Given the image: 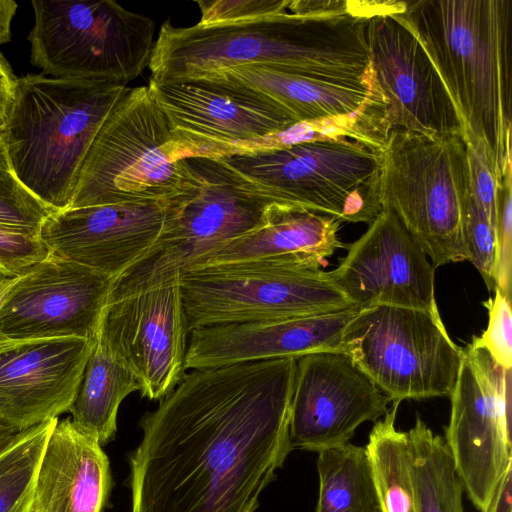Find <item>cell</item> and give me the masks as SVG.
I'll list each match as a JSON object with an SVG mask.
<instances>
[{"label": "cell", "mask_w": 512, "mask_h": 512, "mask_svg": "<svg viewBox=\"0 0 512 512\" xmlns=\"http://www.w3.org/2000/svg\"><path fill=\"white\" fill-rule=\"evenodd\" d=\"M296 358L190 370L143 415L132 512H256L293 450Z\"/></svg>", "instance_id": "1"}, {"label": "cell", "mask_w": 512, "mask_h": 512, "mask_svg": "<svg viewBox=\"0 0 512 512\" xmlns=\"http://www.w3.org/2000/svg\"><path fill=\"white\" fill-rule=\"evenodd\" d=\"M384 1H355L345 10L291 12L214 26L176 27L166 20L154 43L150 80L174 81L242 65H262L310 77L359 82L370 77L367 20Z\"/></svg>", "instance_id": "2"}, {"label": "cell", "mask_w": 512, "mask_h": 512, "mask_svg": "<svg viewBox=\"0 0 512 512\" xmlns=\"http://www.w3.org/2000/svg\"><path fill=\"white\" fill-rule=\"evenodd\" d=\"M438 71L464 126L503 180L511 170L512 0L405 1L399 12Z\"/></svg>", "instance_id": "3"}, {"label": "cell", "mask_w": 512, "mask_h": 512, "mask_svg": "<svg viewBox=\"0 0 512 512\" xmlns=\"http://www.w3.org/2000/svg\"><path fill=\"white\" fill-rule=\"evenodd\" d=\"M126 85L17 77L0 138L20 182L54 212L69 207L85 155Z\"/></svg>", "instance_id": "4"}, {"label": "cell", "mask_w": 512, "mask_h": 512, "mask_svg": "<svg viewBox=\"0 0 512 512\" xmlns=\"http://www.w3.org/2000/svg\"><path fill=\"white\" fill-rule=\"evenodd\" d=\"M219 160L271 202L351 223L370 224L381 211L382 149L359 139L302 140Z\"/></svg>", "instance_id": "5"}, {"label": "cell", "mask_w": 512, "mask_h": 512, "mask_svg": "<svg viewBox=\"0 0 512 512\" xmlns=\"http://www.w3.org/2000/svg\"><path fill=\"white\" fill-rule=\"evenodd\" d=\"M183 267L153 248L113 280L98 333L136 377L139 391L161 400L181 381L189 328L183 305Z\"/></svg>", "instance_id": "6"}, {"label": "cell", "mask_w": 512, "mask_h": 512, "mask_svg": "<svg viewBox=\"0 0 512 512\" xmlns=\"http://www.w3.org/2000/svg\"><path fill=\"white\" fill-rule=\"evenodd\" d=\"M469 194L463 136H388L382 148L381 210L397 217L434 269L468 261L463 218Z\"/></svg>", "instance_id": "7"}, {"label": "cell", "mask_w": 512, "mask_h": 512, "mask_svg": "<svg viewBox=\"0 0 512 512\" xmlns=\"http://www.w3.org/2000/svg\"><path fill=\"white\" fill-rule=\"evenodd\" d=\"M170 132L147 86L129 88L106 116L82 163L68 208L167 202L191 186L187 159L166 155Z\"/></svg>", "instance_id": "8"}, {"label": "cell", "mask_w": 512, "mask_h": 512, "mask_svg": "<svg viewBox=\"0 0 512 512\" xmlns=\"http://www.w3.org/2000/svg\"><path fill=\"white\" fill-rule=\"evenodd\" d=\"M30 59L63 79L126 85L149 66L155 23L112 0H33Z\"/></svg>", "instance_id": "9"}, {"label": "cell", "mask_w": 512, "mask_h": 512, "mask_svg": "<svg viewBox=\"0 0 512 512\" xmlns=\"http://www.w3.org/2000/svg\"><path fill=\"white\" fill-rule=\"evenodd\" d=\"M189 331L353 307L329 272L287 258L197 266L181 277Z\"/></svg>", "instance_id": "10"}, {"label": "cell", "mask_w": 512, "mask_h": 512, "mask_svg": "<svg viewBox=\"0 0 512 512\" xmlns=\"http://www.w3.org/2000/svg\"><path fill=\"white\" fill-rule=\"evenodd\" d=\"M342 353L392 403L450 397L462 359L438 309L388 305L360 309L344 332Z\"/></svg>", "instance_id": "11"}, {"label": "cell", "mask_w": 512, "mask_h": 512, "mask_svg": "<svg viewBox=\"0 0 512 512\" xmlns=\"http://www.w3.org/2000/svg\"><path fill=\"white\" fill-rule=\"evenodd\" d=\"M147 87L169 128L171 161L277 147L278 136L298 123L272 103L196 79L149 80Z\"/></svg>", "instance_id": "12"}, {"label": "cell", "mask_w": 512, "mask_h": 512, "mask_svg": "<svg viewBox=\"0 0 512 512\" xmlns=\"http://www.w3.org/2000/svg\"><path fill=\"white\" fill-rule=\"evenodd\" d=\"M510 380L511 369L497 364L477 336L462 348L444 439L463 490L480 512L512 463Z\"/></svg>", "instance_id": "13"}, {"label": "cell", "mask_w": 512, "mask_h": 512, "mask_svg": "<svg viewBox=\"0 0 512 512\" xmlns=\"http://www.w3.org/2000/svg\"><path fill=\"white\" fill-rule=\"evenodd\" d=\"M405 1L366 23L369 68L382 97L381 134L461 135L459 112L424 47L399 12Z\"/></svg>", "instance_id": "14"}, {"label": "cell", "mask_w": 512, "mask_h": 512, "mask_svg": "<svg viewBox=\"0 0 512 512\" xmlns=\"http://www.w3.org/2000/svg\"><path fill=\"white\" fill-rule=\"evenodd\" d=\"M112 283L51 254L15 276L0 307V338L94 340Z\"/></svg>", "instance_id": "15"}, {"label": "cell", "mask_w": 512, "mask_h": 512, "mask_svg": "<svg viewBox=\"0 0 512 512\" xmlns=\"http://www.w3.org/2000/svg\"><path fill=\"white\" fill-rule=\"evenodd\" d=\"M187 160L191 186L166 202L164 229L154 246L176 256L183 271L261 225L272 203L221 160Z\"/></svg>", "instance_id": "16"}, {"label": "cell", "mask_w": 512, "mask_h": 512, "mask_svg": "<svg viewBox=\"0 0 512 512\" xmlns=\"http://www.w3.org/2000/svg\"><path fill=\"white\" fill-rule=\"evenodd\" d=\"M386 395L344 353L317 352L297 359L289 434L309 451L349 442L356 428L388 411Z\"/></svg>", "instance_id": "17"}, {"label": "cell", "mask_w": 512, "mask_h": 512, "mask_svg": "<svg viewBox=\"0 0 512 512\" xmlns=\"http://www.w3.org/2000/svg\"><path fill=\"white\" fill-rule=\"evenodd\" d=\"M165 218L163 201L66 208L46 218L38 237L52 255L115 280L154 248Z\"/></svg>", "instance_id": "18"}, {"label": "cell", "mask_w": 512, "mask_h": 512, "mask_svg": "<svg viewBox=\"0 0 512 512\" xmlns=\"http://www.w3.org/2000/svg\"><path fill=\"white\" fill-rule=\"evenodd\" d=\"M329 274L357 307L388 305L437 310L435 269L390 211L382 209Z\"/></svg>", "instance_id": "19"}, {"label": "cell", "mask_w": 512, "mask_h": 512, "mask_svg": "<svg viewBox=\"0 0 512 512\" xmlns=\"http://www.w3.org/2000/svg\"><path fill=\"white\" fill-rule=\"evenodd\" d=\"M94 341L0 338V423L21 431L69 412Z\"/></svg>", "instance_id": "20"}, {"label": "cell", "mask_w": 512, "mask_h": 512, "mask_svg": "<svg viewBox=\"0 0 512 512\" xmlns=\"http://www.w3.org/2000/svg\"><path fill=\"white\" fill-rule=\"evenodd\" d=\"M185 79L237 90L272 103L288 111L298 123L340 121L351 124L373 145L383 146L382 97L371 71L366 81L340 82L271 66L242 65Z\"/></svg>", "instance_id": "21"}, {"label": "cell", "mask_w": 512, "mask_h": 512, "mask_svg": "<svg viewBox=\"0 0 512 512\" xmlns=\"http://www.w3.org/2000/svg\"><path fill=\"white\" fill-rule=\"evenodd\" d=\"M360 307L293 318L214 325L190 331L186 371L237 363L340 352Z\"/></svg>", "instance_id": "22"}, {"label": "cell", "mask_w": 512, "mask_h": 512, "mask_svg": "<svg viewBox=\"0 0 512 512\" xmlns=\"http://www.w3.org/2000/svg\"><path fill=\"white\" fill-rule=\"evenodd\" d=\"M112 487L101 445L70 418L53 427L38 467L30 512H102Z\"/></svg>", "instance_id": "23"}, {"label": "cell", "mask_w": 512, "mask_h": 512, "mask_svg": "<svg viewBox=\"0 0 512 512\" xmlns=\"http://www.w3.org/2000/svg\"><path fill=\"white\" fill-rule=\"evenodd\" d=\"M340 225L341 221L332 216L272 202L266 207L261 225L226 243L194 267L287 258L322 269L337 249L346 248L338 237Z\"/></svg>", "instance_id": "24"}, {"label": "cell", "mask_w": 512, "mask_h": 512, "mask_svg": "<svg viewBox=\"0 0 512 512\" xmlns=\"http://www.w3.org/2000/svg\"><path fill=\"white\" fill-rule=\"evenodd\" d=\"M139 384L126 364L97 332L75 400L69 410L75 427L102 446L117 430L121 402Z\"/></svg>", "instance_id": "25"}, {"label": "cell", "mask_w": 512, "mask_h": 512, "mask_svg": "<svg viewBox=\"0 0 512 512\" xmlns=\"http://www.w3.org/2000/svg\"><path fill=\"white\" fill-rule=\"evenodd\" d=\"M315 512H382L365 447L350 442L318 451Z\"/></svg>", "instance_id": "26"}, {"label": "cell", "mask_w": 512, "mask_h": 512, "mask_svg": "<svg viewBox=\"0 0 512 512\" xmlns=\"http://www.w3.org/2000/svg\"><path fill=\"white\" fill-rule=\"evenodd\" d=\"M399 402L375 421L366 450L382 512H418L408 432L395 427Z\"/></svg>", "instance_id": "27"}, {"label": "cell", "mask_w": 512, "mask_h": 512, "mask_svg": "<svg viewBox=\"0 0 512 512\" xmlns=\"http://www.w3.org/2000/svg\"><path fill=\"white\" fill-rule=\"evenodd\" d=\"M408 436L418 512H464L463 487L445 439L420 417Z\"/></svg>", "instance_id": "28"}, {"label": "cell", "mask_w": 512, "mask_h": 512, "mask_svg": "<svg viewBox=\"0 0 512 512\" xmlns=\"http://www.w3.org/2000/svg\"><path fill=\"white\" fill-rule=\"evenodd\" d=\"M57 421L18 431L0 450V512H30L40 460Z\"/></svg>", "instance_id": "29"}, {"label": "cell", "mask_w": 512, "mask_h": 512, "mask_svg": "<svg viewBox=\"0 0 512 512\" xmlns=\"http://www.w3.org/2000/svg\"><path fill=\"white\" fill-rule=\"evenodd\" d=\"M53 212L17 178L0 138V224L38 237Z\"/></svg>", "instance_id": "30"}, {"label": "cell", "mask_w": 512, "mask_h": 512, "mask_svg": "<svg viewBox=\"0 0 512 512\" xmlns=\"http://www.w3.org/2000/svg\"><path fill=\"white\" fill-rule=\"evenodd\" d=\"M470 194L485 212L496 231L497 212L503 180L493 165L486 145L475 138L465 137Z\"/></svg>", "instance_id": "31"}, {"label": "cell", "mask_w": 512, "mask_h": 512, "mask_svg": "<svg viewBox=\"0 0 512 512\" xmlns=\"http://www.w3.org/2000/svg\"><path fill=\"white\" fill-rule=\"evenodd\" d=\"M463 232L468 261L478 270L487 289L494 291L495 231L485 212L471 194H469L465 206Z\"/></svg>", "instance_id": "32"}, {"label": "cell", "mask_w": 512, "mask_h": 512, "mask_svg": "<svg viewBox=\"0 0 512 512\" xmlns=\"http://www.w3.org/2000/svg\"><path fill=\"white\" fill-rule=\"evenodd\" d=\"M201 26L256 21L289 12V0H198Z\"/></svg>", "instance_id": "33"}, {"label": "cell", "mask_w": 512, "mask_h": 512, "mask_svg": "<svg viewBox=\"0 0 512 512\" xmlns=\"http://www.w3.org/2000/svg\"><path fill=\"white\" fill-rule=\"evenodd\" d=\"M495 295L483 302L488 310L487 328L478 337L479 343L494 361L504 369L512 367V314L511 297L494 290Z\"/></svg>", "instance_id": "34"}, {"label": "cell", "mask_w": 512, "mask_h": 512, "mask_svg": "<svg viewBox=\"0 0 512 512\" xmlns=\"http://www.w3.org/2000/svg\"><path fill=\"white\" fill-rule=\"evenodd\" d=\"M50 255L39 237L0 224L1 277H15Z\"/></svg>", "instance_id": "35"}, {"label": "cell", "mask_w": 512, "mask_h": 512, "mask_svg": "<svg viewBox=\"0 0 512 512\" xmlns=\"http://www.w3.org/2000/svg\"><path fill=\"white\" fill-rule=\"evenodd\" d=\"M511 170L503 180L500 195L497 223L494 279L495 289L511 297V246H512V204H511ZM494 289V290H495Z\"/></svg>", "instance_id": "36"}, {"label": "cell", "mask_w": 512, "mask_h": 512, "mask_svg": "<svg viewBox=\"0 0 512 512\" xmlns=\"http://www.w3.org/2000/svg\"><path fill=\"white\" fill-rule=\"evenodd\" d=\"M17 77L6 59L0 54V113L7 114L14 94Z\"/></svg>", "instance_id": "37"}, {"label": "cell", "mask_w": 512, "mask_h": 512, "mask_svg": "<svg viewBox=\"0 0 512 512\" xmlns=\"http://www.w3.org/2000/svg\"><path fill=\"white\" fill-rule=\"evenodd\" d=\"M18 4L14 0H0V46L11 38V23Z\"/></svg>", "instance_id": "38"}, {"label": "cell", "mask_w": 512, "mask_h": 512, "mask_svg": "<svg viewBox=\"0 0 512 512\" xmlns=\"http://www.w3.org/2000/svg\"><path fill=\"white\" fill-rule=\"evenodd\" d=\"M17 432L15 429L0 423V450L9 444Z\"/></svg>", "instance_id": "39"}, {"label": "cell", "mask_w": 512, "mask_h": 512, "mask_svg": "<svg viewBox=\"0 0 512 512\" xmlns=\"http://www.w3.org/2000/svg\"><path fill=\"white\" fill-rule=\"evenodd\" d=\"M15 277H1L0 278V307L4 302L10 288L14 283Z\"/></svg>", "instance_id": "40"}, {"label": "cell", "mask_w": 512, "mask_h": 512, "mask_svg": "<svg viewBox=\"0 0 512 512\" xmlns=\"http://www.w3.org/2000/svg\"><path fill=\"white\" fill-rule=\"evenodd\" d=\"M5 117H6V114H2L0 113V130L4 124V121H5Z\"/></svg>", "instance_id": "41"}]
</instances>
